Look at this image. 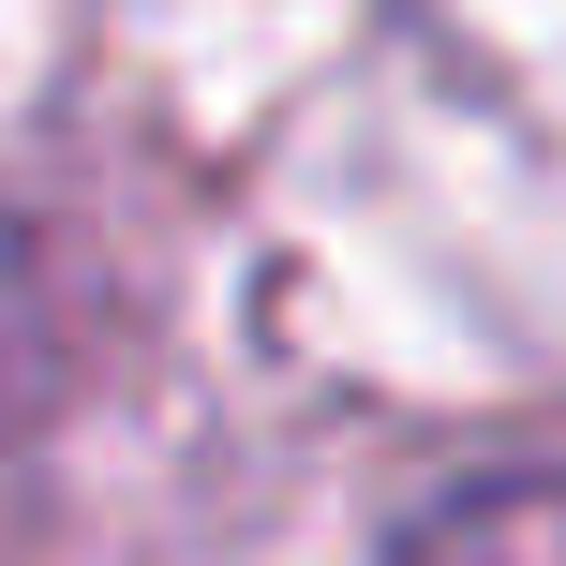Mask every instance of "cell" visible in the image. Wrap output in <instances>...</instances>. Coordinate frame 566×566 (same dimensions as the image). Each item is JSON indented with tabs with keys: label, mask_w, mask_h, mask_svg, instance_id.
Segmentation results:
<instances>
[{
	"label": "cell",
	"mask_w": 566,
	"mask_h": 566,
	"mask_svg": "<svg viewBox=\"0 0 566 566\" xmlns=\"http://www.w3.org/2000/svg\"><path fill=\"white\" fill-rule=\"evenodd\" d=\"M388 566H566V462H522V478H462L448 507L402 522Z\"/></svg>",
	"instance_id": "cell-1"
}]
</instances>
